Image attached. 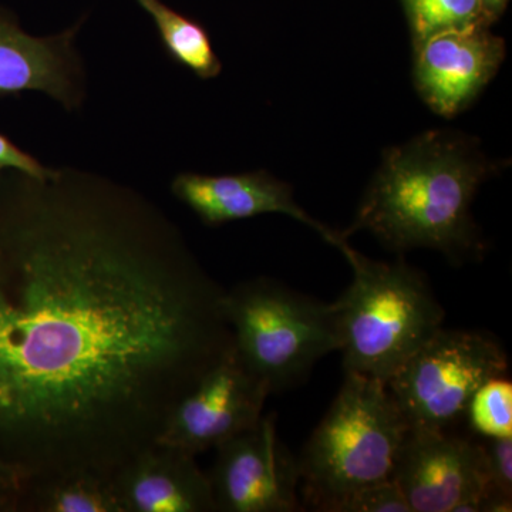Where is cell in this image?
<instances>
[{"label": "cell", "instance_id": "d6986e66", "mask_svg": "<svg viewBox=\"0 0 512 512\" xmlns=\"http://www.w3.org/2000/svg\"><path fill=\"white\" fill-rule=\"evenodd\" d=\"M484 440L490 491L512 498V437Z\"/></svg>", "mask_w": 512, "mask_h": 512}, {"label": "cell", "instance_id": "3957f363", "mask_svg": "<svg viewBox=\"0 0 512 512\" xmlns=\"http://www.w3.org/2000/svg\"><path fill=\"white\" fill-rule=\"evenodd\" d=\"M353 268V282L332 303L345 372L380 382L443 328V306L426 278L403 259L370 261L348 242L340 248Z\"/></svg>", "mask_w": 512, "mask_h": 512}, {"label": "cell", "instance_id": "5b68a950", "mask_svg": "<svg viewBox=\"0 0 512 512\" xmlns=\"http://www.w3.org/2000/svg\"><path fill=\"white\" fill-rule=\"evenodd\" d=\"M222 311L239 359L271 394L298 386L320 359L339 350L332 303L274 279H251L225 291Z\"/></svg>", "mask_w": 512, "mask_h": 512}, {"label": "cell", "instance_id": "8fae6325", "mask_svg": "<svg viewBox=\"0 0 512 512\" xmlns=\"http://www.w3.org/2000/svg\"><path fill=\"white\" fill-rule=\"evenodd\" d=\"M171 191L208 227L262 214H284L315 229L333 247L340 249L348 242L340 232L316 221L299 207L291 185L266 171L227 175L178 174L171 184Z\"/></svg>", "mask_w": 512, "mask_h": 512}, {"label": "cell", "instance_id": "4fadbf2b", "mask_svg": "<svg viewBox=\"0 0 512 512\" xmlns=\"http://www.w3.org/2000/svg\"><path fill=\"white\" fill-rule=\"evenodd\" d=\"M194 454L151 444L113 476L124 512H217L210 477Z\"/></svg>", "mask_w": 512, "mask_h": 512}, {"label": "cell", "instance_id": "277c9868", "mask_svg": "<svg viewBox=\"0 0 512 512\" xmlns=\"http://www.w3.org/2000/svg\"><path fill=\"white\" fill-rule=\"evenodd\" d=\"M409 430L386 383L345 372L335 402L298 460L306 503L332 512L360 488L393 480Z\"/></svg>", "mask_w": 512, "mask_h": 512}, {"label": "cell", "instance_id": "30bf717a", "mask_svg": "<svg viewBox=\"0 0 512 512\" xmlns=\"http://www.w3.org/2000/svg\"><path fill=\"white\" fill-rule=\"evenodd\" d=\"M507 55L487 26L447 30L414 45V84L434 113L451 119L494 79Z\"/></svg>", "mask_w": 512, "mask_h": 512}, {"label": "cell", "instance_id": "9a60e30c", "mask_svg": "<svg viewBox=\"0 0 512 512\" xmlns=\"http://www.w3.org/2000/svg\"><path fill=\"white\" fill-rule=\"evenodd\" d=\"M137 3L153 19L165 52L175 63L202 80L220 76V57L215 53L211 37L201 23L168 8L161 0H137Z\"/></svg>", "mask_w": 512, "mask_h": 512}, {"label": "cell", "instance_id": "ac0fdd59", "mask_svg": "<svg viewBox=\"0 0 512 512\" xmlns=\"http://www.w3.org/2000/svg\"><path fill=\"white\" fill-rule=\"evenodd\" d=\"M332 512H412L394 480L360 488L333 507Z\"/></svg>", "mask_w": 512, "mask_h": 512}, {"label": "cell", "instance_id": "e0dca14e", "mask_svg": "<svg viewBox=\"0 0 512 512\" xmlns=\"http://www.w3.org/2000/svg\"><path fill=\"white\" fill-rule=\"evenodd\" d=\"M470 429L483 439L512 437V383L505 376L485 382L464 414Z\"/></svg>", "mask_w": 512, "mask_h": 512}, {"label": "cell", "instance_id": "44dd1931", "mask_svg": "<svg viewBox=\"0 0 512 512\" xmlns=\"http://www.w3.org/2000/svg\"><path fill=\"white\" fill-rule=\"evenodd\" d=\"M25 485L26 478L22 471L0 458V503L18 507Z\"/></svg>", "mask_w": 512, "mask_h": 512}, {"label": "cell", "instance_id": "ffe728a7", "mask_svg": "<svg viewBox=\"0 0 512 512\" xmlns=\"http://www.w3.org/2000/svg\"><path fill=\"white\" fill-rule=\"evenodd\" d=\"M2 171H18L37 180L56 177L59 170L45 167L35 157L16 146L8 137L0 134V173Z\"/></svg>", "mask_w": 512, "mask_h": 512}, {"label": "cell", "instance_id": "9c48e42d", "mask_svg": "<svg viewBox=\"0 0 512 512\" xmlns=\"http://www.w3.org/2000/svg\"><path fill=\"white\" fill-rule=\"evenodd\" d=\"M269 394L232 345L177 404L157 441L197 456L254 429Z\"/></svg>", "mask_w": 512, "mask_h": 512}, {"label": "cell", "instance_id": "2e32d148", "mask_svg": "<svg viewBox=\"0 0 512 512\" xmlns=\"http://www.w3.org/2000/svg\"><path fill=\"white\" fill-rule=\"evenodd\" d=\"M413 42L447 30L467 29L491 22L481 0H404Z\"/></svg>", "mask_w": 512, "mask_h": 512}, {"label": "cell", "instance_id": "5bb4252c", "mask_svg": "<svg viewBox=\"0 0 512 512\" xmlns=\"http://www.w3.org/2000/svg\"><path fill=\"white\" fill-rule=\"evenodd\" d=\"M19 505L39 512H124L113 477L94 473L30 481Z\"/></svg>", "mask_w": 512, "mask_h": 512}, {"label": "cell", "instance_id": "8992f818", "mask_svg": "<svg viewBox=\"0 0 512 512\" xmlns=\"http://www.w3.org/2000/svg\"><path fill=\"white\" fill-rule=\"evenodd\" d=\"M508 367L494 336L440 328L386 384L410 429L446 431L464 419L473 394Z\"/></svg>", "mask_w": 512, "mask_h": 512}, {"label": "cell", "instance_id": "ba28073f", "mask_svg": "<svg viewBox=\"0 0 512 512\" xmlns=\"http://www.w3.org/2000/svg\"><path fill=\"white\" fill-rule=\"evenodd\" d=\"M215 450L208 477L217 512L303 511L298 460L279 439L275 413Z\"/></svg>", "mask_w": 512, "mask_h": 512}, {"label": "cell", "instance_id": "6da1fadb", "mask_svg": "<svg viewBox=\"0 0 512 512\" xmlns=\"http://www.w3.org/2000/svg\"><path fill=\"white\" fill-rule=\"evenodd\" d=\"M0 175V458L113 477L229 352L225 289L173 221L97 175Z\"/></svg>", "mask_w": 512, "mask_h": 512}, {"label": "cell", "instance_id": "7a4b0ae2", "mask_svg": "<svg viewBox=\"0 0 512 512\" xmlns=\"http://www.w3.org/2000/svg\"><path fill=\"white\" fill-rule=\"evenodd\" d=\"M494 173L473 138L421 134L384 153L355 220L340 234L369 231L394 251L429 248L451 261H473L483 256L485 244L471 204Z\"/></svg>", "mask_w": 512, "mask_h": 512}, {"label": "cell", "instance_id": "52a82bcc", "mask_svg": "<svg viewBox=\"0 0 512 512\" xmlns=\"http://www.w3.org/2000/svg\"><path fill=\"white\" fill-rule=\"evenodd\" d=\"M412 512H481L491 493L483 443L410 429L393 476Z\"/></svg>", "mask_w": 512, "mask_h": 512}, {"label": "cell", "instance_id": "7c38bea8", "mask_svg": "<svg viewBox=\"0 0 512 512\" xmlns=\"http://www.w3.org/2000/svg\"><path fill=\"white\" fill-rule=\"evenodd\" d=\"M82 22L55 36L23 32L10 13L0 10V97L40 92L67 110L84 99L83 63L74 47Z\"/></svg>", "mask_w": 512, "mask_h": 512}, {"label": "cell", "instance_id": "7402d4cb", "mask_svg": "<svg viewBox=\"0 0 512 512\" xmlns=\"http://www.w3.org/2000/svg\"><path fill=\"white\" fill-rule=\"evenodd\" d=\"M481 3H483L484 12L485 15H487V18L494 20L495 16H498L503 12L507 0H481Z\"/></svg>", "mask_w": 512, "mask_h": 512}]
</instances>
